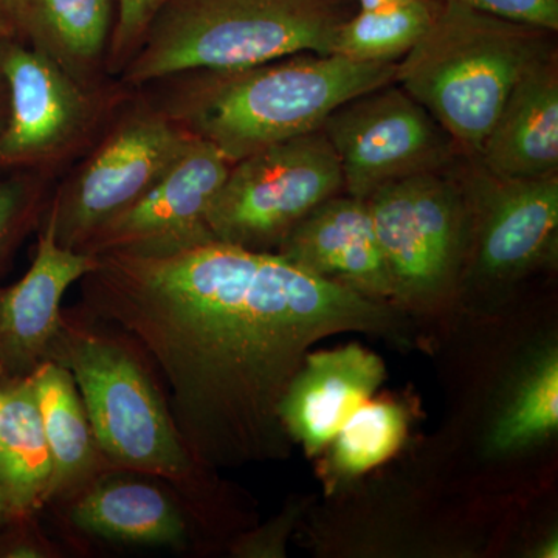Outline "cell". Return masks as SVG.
<instances>
[{"mask_svg":"<svg viewBox=\"0 0 558 558\" xmlns=\"http://www.w3.org/2000/svg\"><path fill=\"white\" fill-rule=\"evenodd\" d=\"M359 10H379L384 7L395 5V3L403 2V0H355Z\"/></svg>","mask_w":558,"mask_h":558,"instance_id":"f546056e","label":"cell"},{"mask_svg":"<svg viewBox=\"0 0 558 558\" xmlns=\"http://www.w3.org/2000/svg\"><path fill=\"white\" fill-rule=\"evenodd\" d=\"M339 159L344 190L355 199L396 180L439 171L453 140L402 87H380L333 110L322 126Z\"/></svg>","mask_w":558,"mask_h":558,"instance_id":"9c48e42d","label":"cell"},{"mask_svg":"<svg viewBox=\"0 0 558 558\" xmlns=\"http://www.w3.org/2000/svg\"><path fill=\"white\" fill-rule=\"evenodd\" d=\"M65 549L87 550L89 543L189 553L202 534L185 502L154 476L112 469L78 494L51 505Z\"/></svg>","mask_w":558,"mask_h":558,"instance_id":"30bf717a","label":"cell"},{"mask_svg":"<svg viewBox=\"0 0 558 558\" xmlns=\"http://www.w3.org/2000/svg\"><path fill=\"white\" fill-rule=\"evenodd\" d=\"M33 379L53 468L49 508L117 468L110 464L95 436L70 371L47 360L33 373Z\"/></svg>","mask_w":558,"mask_h":558,"instance_id":"ac0fdd59","label":"cell"},{"mask_svg":"<svg viewBox=\"0 0 558 558\" xmlns=\"http://www.w3.org/2000/svg\"><path fill=\"white\" fill-rule=\"evenodd\" d=\"M398 62L299 53L230 70L190 73L163 110L230 163L322 130L344 102L396 83Z\"/></svg>","mask_w":558,"mask_h":558,"instance_id":"3957f363","label":"cell"},{"mask_svg":"<svg viewBox=\"0 0 558 558\" xmlns=\"http://www.w3.org/2000/svg\"><path fill=\"white\" fill-rule=\"evenodd\" d=\"M354 0H170L123 80L142 86L205 70L250 68L299 53L332 54Z\"/></svg>","mask_w":558,"mask_h":558,"instance_id":"5b68a950","label":"cell"},{"mask_svg":"<svg viewBox=\"0 0 558 558\" xmlns=\"http://www.w3.org/2000/svg\"><path fill=\"white\" fill-rule=\"evenodd\" d=\"M97 258L81 304L149 352L183 442L211 472L288 457L279 402L318 340L402 330L388 303L275 252L209 241L167 256Z\"/></svg>","mask_w":558,"mask_h":558,"instance_id":"6da1fadb","label":"cell"},{"mask_svg":"<svg viewBox=\"0 0 558 558\" xmlns=\"http://www.w3.org/2000/svg\"><path fill=\"white\" fill-rule=\"evenodd\" d=\"M558 428V357L549 349L527 371L492 428L490 450L512 453L548 439Z\"/></svg>","mask_w":558,"mask_h":558,"instance_id":"603a6c76","label":"cell"},{"mask_svg":"<svg viewBox=\"0 0 558 558\" xmlns=\"http://www.w3.org/2000/svg\"><path fill=\"white\" fill-rule=\"evenodd\" d=\"M7 519H9V517H7L5 510H3L2 502H0V524H2L3 521H5Z\"/></svg>","mask_w":558,"mask_h":558,"instance_id":"1f68e13d","label":"cell"},{"mask_svg":"<svg viewBox=\"0 0 558 558\" xmlns=\"http://www.w3.org/2000/svg\"><path fill=\"white\" fill-rule=\"evenodd\" d=\"M97 266V256L62 247L44 215L31 269L0 286V380L32 376L50 359L65 292Z\"/></svg>","mask_w":558,"mask_h":558,"instance_id":"5bb4252c","label":"cell"},{"mask_svg":"<svg viewBox=\"0 0 558 558\" xmlns=\"http://www.w3.org/2000/svg\"><path fill=\"white\" fill-rule=\"evenodd\" d=\"M275 253L366 299L384 303L395 299L365 201L336 196L323 202L290 231Z\"/></svg>","mask_w":558,"mask_h":558,"instance_id":"2e32d148","label":"cell"},{"mask_svg":"<svg viewBox=\"0 0 558 558\" xmlns=\"http://www.w3.org/2000/svg\"><path fill=\"white\" fill-rule=\"evenodd\" d=\"M28 44L46 51L83 83L105 53L112 20L110 0H28Z\"/></svg>","mask_w":558,"mask_h":558,"instance_id":"ffe728a7","label":"cell"},{"mask_svg":"<svg viewBox=\"0 0 558 558\" xmlns=\"http://www.w3.org/2000/svg\"><path fill=\"white\" fill-rule=\"evenodd\" d=\"M409 432L405 407L391 398H371L360 405L322 451L319 475L328 488L340 486L396 453Z\"/></svg>","mask_w":558,"mask_h":558,"instance_id":"44dd1931","label":"cell"},{"mask_svg":"<svg viewBox=\"0 0 558 558\" xmlns=\"http://www.w3.org/2000/svg\"><path fill=\"white\" fill-rule=\"evenodd\" d=\"M454 2L505 20L557 32L558 0H436Z\"/></svg>","mask_w":558,"mask_h":558,"instance_id":"4316f807","label":"cell"},{"mask_svg":"<svg viewBox=\"0 0 558 558\" xmlns=\"http://www.w3.org/2000/svg\"><path fill=\"white\" fill-rule=\"evenodd\" d=\"M10 40L0 35V131L5 126L7 117H9V87H7L5 73H3V57H5Z\"/></svg>","mask_w":558,"mask_h":558,"instance_id":"f1b7e54d","label":"cell"},{"mask_svg":"<svg viewBox=\"0 0 558 558\" xmlns=\"http://www.w3.org/2000/svg\"><path fill=\"white\" fill-rule=\"evenodd\" d=\"M51 472L33 374L0 380V502L7 517L43 515Z\"/></svg>","mask_w":558,"mask_h":558,"instance_id":"d6986e66","label":"cell"},{"mask_svg":"<svg viewBox=\"0 0 558 558\" xmlns=\"http://www.w3.org/2000/svg\"><path fill=\"white\" fill-rule=\"evenodd\" d=\"M478 159L497 178L538 179L558 170V72L546 53L521 75Z\"/></svg>","mask_w":558,"mask_h":558,"instance_id":"e0dca14e","label":"cell"},{"mask_svg":"<svg viewBox=\"0 0 558 558\" xmlns=\"http://www.w3.org/2000/svg\"><path fill=\"white\" fill-rule=\"evenodd\" d=\"M3 73L9 117L0 131V170H36L89 131L90 95L46 51L10 40Z\"/></svg>","mask_w":558,"mask_h":558,"instance_id":"7c38bea8","label":"cell"},{"mask_svg":"<svg viewBox=\"0 0 558 558\" xmlns=\"http://www.w3.org/2000/svg\"><path fill=\"white\" fill-rule=\"evenodd\" d=\"M436 0H403L379 10H359L341 22L332 54L359 62H396L427 32Z\"/></svg>","mask_w":558,"mask_h":558,"instance_id":"7402d4cb","label":"cell"},{"mask_svg":"<svg viewBox=\"0 0 558 558\" xmlns=\"http://www.w3.org/2000/svg\"><path fill=\"white\" fill-rule=\"evenodd\" d=\"M391 277L392 303L428 304L453 286L470 230L468 194L439 171L381 186L365 201Z\"/></svg>","mask_w":558,"mask_h":558,"instance_id":"52a82bcc","label":"cell"},{"mask_svg":"<svg viewBox=\"0 0 558 558\" xmlns=\"http://www.w3.org/2000/svg\"><path fill=\"white\" fill-rule=\"evenodd\" d=\"M557 550V537H550L539 546L537 556L543 558H556L558 556Z\"/></svg>","mask_w":558,"mask_h":558,"instance_id":"4dcf8cb0","label":"cell"},{"mask_svg":"<svg viewBox=\"0 0 558 558\" xmlns=\"http://www.w3.org/2000/svg\"><path fill=\"white\" fill-rule=\"evenodd\" d=\"M194 140L163 110H138L126 117L50 201L46 216L53 222L57 241L83 252L98 230L170 172Z\"/></svg>","mask_w":558,"mask_h":558,"instance_id":"ba28073f","label":"cell"},{"mask_svg":"<svg viewBox=\"0 0 558 558\" xmlns=\"http://www.w3.org/2000/svg\"><path fill=\"white\" fill-rule=\"evenodd\" d=\"M170 0H120L119 20L110 43L109 65L124 68L146 32Z\"/></svg>","mask_w":558,"mask_h":558,"instance_id":"d4e9b609","label":"cell"},{"mask_svg":"<svg viewBox=\"0 0 558 558\" xmlns=\"http://www.w3.org/2000/svg\"><path fill=\"white\" fill-rule=\"evenodd\" d=\"M75 380L106 458L167 483L182 498L202 538L229 526L226 492L191 457L172 416L156 362L134 336L83 304L62 307L50 359Z\"/></svg>","mask_w":558,"mask_h":558,"instance_id":"7a4b0ae2","label":"cell"},{"mask_svg":"<svg viewBox=\"0 0 558 558\" xmlns=\"http://www.w3.org/2000/svg\"><path fill=\"white\" fill-rule=\"evenodd\" d=\"M46 180L35 170H0V286L17 250L49 208Z\"/></svg>","mask_w":558,"mask_h":558,"instance_id":"cb8c5ba5","label":"cell"},{"mask_svg":"<svg viewBox=\"0 0 558 558\" xmlns=\"http://www.w3.org/2000/svg\"><path fill=\"white\" fill-rule=\"evenodd\" d=\"M230 167L211 143L196 137L170 172L137 204L98 230L81 253L167 256L216 241L208 213Z\"/></svg>","mask_w":558,"mask_h":558,"instance_id":"8fae6325","label":"cell"},{"mask_svg":"<svg viewBox=\"0 0 558 558\" xmlns=\"http://www.w3.org/2000/svg\"><path fill=\"white\" fill-rule=\"evenodd\" d=\"M468 202L476 227V270L483 277L517 278L556 255L557 174L505 179L484 170L470 186Z\"/></svg>","mask_w":558,"mask_h":558,"instance_id":"4fadbf2b","label":"cell"},{"mask_svg":"<svg viewBox=\"0 0 558 558\" xmlns=\"http://www.w3.org/2000/svg\"><path fill=\"white\" fill-rule=\"evenodd\" d=\"M68 549L54 542L39 515L9 517L0 524V558H64Z\"/></svg>","mask_w":558,"mask_h":558,"instance_id":"484cf974","label":"cell"},{"mask_svg":"<svg viewBox=\"0 0 558 558\" xmlns=\"http://www.w3.org/2000/svg\"><path fill=\"white\" fill-rule=\"evenodd\" d=\"M550 33L461 3L436 2L427 32L399 62L396 81L457 148L480 157L517 81L549 53Z\"/></svg>","mask_w":558,"mask_h":558,"instance_id":"277c9868","label":"cell"},{"mask_svg":"<svg viewBox=\"0 0 558 558\" xmlns=\"http://www.w3.org/2000/svg\"><path fill=\"white\" fill-rule=\"evenodd\" d=\"M0 35L28 44L31 10L28 0H0Z\"/></svg>","mask_w":558,"mask_h":558,"instance_id":"83f0119b","label":"cell"},{"mask_svg":"<svg viewBox=\"0 0 558 558\" xmlns=\"http://www.w3.org/2000/svg\"><path fill=\"white\" fill-rule=\"evenodd\" d=\"M385 379L384 360L357 343L310 352L279 402V421L290 442L300 444L307 457H319Z\"/></svg>","mask_w":558,"mask_h":558,"instance_id":"9a60e30c","label":"cell"},{"mask_svg":"<svg viewBox=\"0 0 558 558\" xmlns=\"http://www.w3.org/2000/svg\"><path fill=\"white\" fill-rule=\"evenodd\" d=\"M344 190L341 168L323 131L271 145L231 163L208 213L216 241L277 252L319 204Z\"/></svg>","mask_w":558,"mask_h":558,"instance_id":"8992f818","label":"cell"}]
</instances>
